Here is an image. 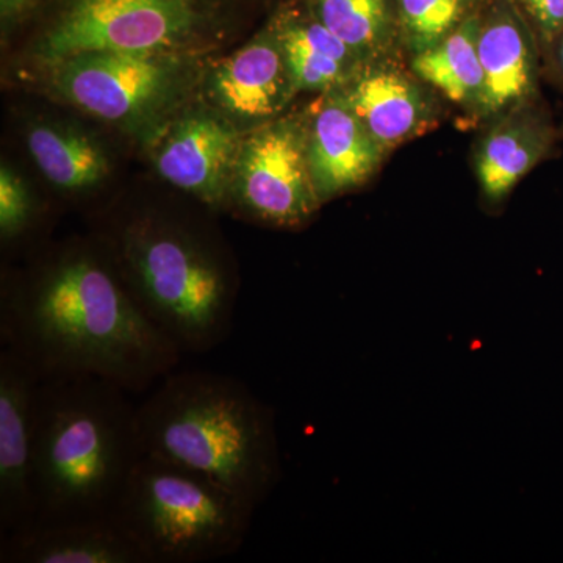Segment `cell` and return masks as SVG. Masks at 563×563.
<instances>
[{
    "label": "cell",
    "instance_id": "cell-12",
    "mask_svg": "<svg viewBox=\"0 0 563 563\" xmlns=\"http://www.w3.org/2000/svg\"><path fill=\"white\" fill-rule=\"evenodd\" d=\"M0 563H147L114 517L32 525L0 537Z\"/></svg>",
    "mask_w": 563,
    "mask_h": 563
},
{
    "label": "cell",
    "instance_id": "cell-21",
    "mask_svg": "<svg viewBox=\"0 0 563 563\" xmlns=\"http://www.w3.org/2000/svg\"><path fill=\"white\" fill-rule=\"evenodd\" d=\"M399 5L407 43L420 54L462 24L466 0H399Z\"/></svg>",
    "mask_w": 563,
    "mask_h": 563
},
{
    "label": "cell",
    "instance_id": "cell-6",
    "mask_svg": "<svg viewBox=\"0 0 563 563\" xmlns=\"http://www.w3.org/2000/svg\"><path fill=\"white\" fill-rule=\"evenodd\" d=\"M201 22L199 0H70L36 54L51 65L91 51L179 54Z\"/></svg>",
    "mask_w": 563,
    "mask_h": 563
},
{
    "label": "cell",
    "instance_id": "cell-4",
    "mask_svg": "<svg viewBox=\"0 0 563 563\" xmlns=\"http://www.w3.org/2000/svg\"><path fill=\"white\" fill-rule=\"evenodd\" d=\"M110 254L140 309L184 354L217 350L231 336L236 279L209 236L144 217L118 229Z\"/></svg>",
    "mask_w": 563,
    "mask_h": 563
},
{
    "label": "cell",
    "instance_id": "cell-18",
    "mask_svg": "<svg viewBox=\"0 0 563 563\" xmlns=\"http://www.w3.org/2000/svg\"><path fill=\"white\" fill-rule=\"evenodd\" d=\"M277 36L296 91L332 90L351 77L361 62L320 21L287 25Z\"/></svg>",
    "mask_w": 563,
    "mask_h": 563
},
{
    "label": "cell",
    "instance_id": "cell-1",
    "mask_svg": "<svg viewBox=\"0 0 563 563\" xmlns=\"http://www.w3.org/2000/svg\"><path fill=\"white\" fill-rule=\"evenodd\" d=\"M0 346L40 380L96 376L143 395L179 365L181 352L146 317L110 251L69 247L7 280Z\"/></svg>",
    "mask_w": 563,
    "mask_h": 563
},
{
    "label": "cell",
    "instance_id": "cell-17",
    "mask_svg": "<svg viewBox=\"0 0 563 563\" xmlns=\"http://www.w3.org/2000/svg\"><path fill=\"white\" fill-rule=\"evenodd\" d=\"M481 24L476 18L463 21L431 49L415 55L412 68L426 84L448 99L481 110L484 73L479 58Z\"/></svg>",
    "mask_w": 563,
    "mask_h": 563
},
{
    "label": "cell",
    "instance_id": "cell-9",
    "mask_svg": "<svg viewBox=\"0 0 563 563\" xmlns=\"http://www.w3.org/2000/svg\"><path fill=\"white\" fill-rule=\"evenodd\" d=\"M40 379L0 346V537L35 520L33 453Z\"/></svg>",
    "mask_w": 563,
    "mask_h": 563
},
{
    "label": "cell",
    "instance_id": "cell-14",
    "mask_svg": "<svg viewBox=\"0 0 563 563\" xmlns=\"http://www.w3.org/2000/svg\"><path fill=\"white\" fill-rule=\"evenodd\" d=\"M342 96L385 151L429 131L435 120L428 96L391 66H373L355 74Z\"/></svg>",
    "mask_w": 563,
    "mask_h": 563
},
{
    "label": "cell",
    "instance_id": "cell-5",
    "mask_svg": "<svg viewBox=\"0 0 563 563\" xmlns=\"http://www.w3.org/2000/svg\"><path fill=\"white\" fill-rule=\"evenodd\" d=\"M254 512L201 474L143 454L114 518L147 563H202L239 553Z\"/></svg>",
    "mask_w": 563,
    "mask_h": 563
},
{
    "label": "cell",
    "instance_id": "cell-24",
    "mask_svg": "<svg viewBox=\"0 0 563 563\" xmlns=\"http://www.w3.org/2000/svg\"><path fill=\"white\" fill-rule=\"evenodd\" d=\"M33 0H0V5H2V14L5 18L18 16V14L22 13Z\"/></svg>",
    "mask_w": 563,
    "mask_h": 563
},
{
    "label": "cell",
    "instance_id": "cell-10",
    "mask_svg": "<svg viewBox=\"0 0 563 563\" xmlns=\"http://www.w3.org/2000/svg\"><path fill=\"white\" fill-rule=\"evenodd\" d=\"M239 133L210 113L177 122L155 155V166L173 187L209 206H220L239 157Z\"/></svg>",
    "mask_w": 563,
    "mask_h": 563
},
{
    "label": "cell",
    "instance_id": "cell-11",
    "mask_svg": "<svg viewBox=\"0 0 563 563\" xmlns=\"http://www.w3.org/2000/svg\"><path fill=\"white\" fill-rule=\"evenodd\" d=\"M384 154L342 95L324 99L314 111L307 129V155L321 203L365 184Z\"/></svg>",
    "mask_w": 563,
    "mask_h": 563
},
{
    "label": "cell",
    "instance_id": "cell-15",
    "mask_svg": "<svg viewBox=\"0 0 563 563\" xmlns=\"http://www.w3.org/2000/svg\"><path fill=\"white\" fill-rule=\"evenodd\" d=\"M479 58L484 114L518 109L531 98L537 87V55L531 35L515 14L498 11L481 25Z\"/></svg>",
    "mask_w": 563,
    "mask_h": 563
},
{
    "label": "cell",
    "instance_id": "cell-19",
    "mask_svg": "<svg viewBox=\"0 0 563 563\" xmlns=\"http://www.w3.org/2000/svg\"><path fill=\"white\" fill-rule=\"evenodd\" d=\"M33 161L63 191L90 190L109 173L106 152L84 133L57 125H36L27 133Z\"/></svg>",
    "mask_w": 563,
    "mask_h": 563
},
{
    "label": "cell",
    "instance_id": "cell-16",
    "mask_svg": "<svg viewBox=\"0 0 563 563\" xmlns=\"http://www.w3.org/2000/svg\"><path fill=\"white\" fill-rule=\"evenodd\" d=\"M554 132L542 113L515 109L485 136L476 157V173L485 198L499 202L526 174L550 154Z\"/></svg>",
    "mask_w": 563,
    "mask_h": 563
},
{
    "label": "cell",
    "instance_id": "cell-7",
    "mask_svg": "<svg viewBox=\"0 0 563 563\" xmlns=\"http://www.w3.org/2000/svg\"><path fill=\"white\" fill-rule=\"evenodd\" d=\"M52 66L62 98L110 122L147 117L181 79L179 57L169 52H81Z\"/></svg>",
    "mask_w": 563,
    "mask_h": 563
},
{
    "label": "cell",
    "instance_id": "cell-2",
    "mask_svg": "<svg viewBox=\"0 0 563 563\" xmlns=\"http://www.w3.org/2000/svg\"><path fill=\"white\" fill-rule=\"evenodd\" d=\"M143 454L207 477L257 510L280 481L272 407L243 380L173 372L136 406Z\"/></svg>",
    "mask_w": 563,
    "mask_h": 563
},
{
    "label": "cell",
    "instance_id": "cell-20",
    "mask_svg": "<svg viewBox=\"0 0 563 563\" xmlns=\"http://www.w3.org/2000/svg\"><path fill=\"white\" fill-rule=\"evenodd\" d=\"M318 21L362 60L387 40L388 0H318Z\"/></svg>",
    "mask_w": 563,
    "mask_h": 563
},
{
    "label": "cell",
    "instance_id": "cell-8",
    "mask_svg": "<svg viewBox=\"0 0 563 563\" xmlns=\"http://www.w3.org/2000/svg\"><path fill=\"white\" fill-rule=\"evenodd\" d=\"M233 174L236 201L254 220L298 229L320 209L307 155V129L298 122H272L242 141Z\"/></svg>",
    "mask_w": 563,
    "mask_h": 563
},
{
    "label": "cell",
    "instance_id": "cell-3",
    "mask_svg": "<svg viewBox=\"0 0 563 563\" xmlns=\"http://www.w3.org/2000/svg\"><path fill=\"white\" fill-rule=\"evenodd\" d=\"M129 395L96 376L40 380L33 525L114 517L143 455Z\"/></svg>",
    "mask_w": 563,
    "mask_h": 563
},
{
    "label": "cell",
    "instance_id": "cell-23",
    "mask_svg": "<svg viewBox=\"0 0 563 563\" xmlns=\"http://www.w3.org/2000/svg\"><path fill=\"white\" fill-rule=\"evenodd\" d=\"M544 43L558 41L563 32V0H521Z\"/></svg>",
    "mask_w": 563,
    "mask_h": 563
},
{
    "label": "cell",
    "instance_id": "cell-22",
    "mask_svg": "<svg viewBox=\"0 0 563 563\" xmlns=\"http://www.w3.org/2000/svg\"><path fill=\"white\" fill-rule=\"evenodd\" d=\"M38 220L35 201L27 185L9 166L0 169V236L3 244L21 243Z\"/></svg>",
    "mask_w": 563,
    "mask_h": 563
},
{
    "label": "cell",
    "instance_id": "cell-25",
    "mask_svg": "<svg viewBox=\"0 0 563 563\" xmlns=\"http://www.w3.org/2000/svg\"><path fill=\"white\" fill-rule=\"evenodd\" d=\"M555 63H558V68L561 70L563 76V32L561 36L558 38V49H555Z\"/></svg>",
    "mask_w": 563,
    "mask_h": 563
},
{
    "label": "cell",
    "instance_id": "cell-13",
    "mask_svg": "<svg viewBox=\"0 0 563 563\" xmlns=\"http://www.w3.org/2000/svg\"><path fill=\"white\" fill-rule=\"evenodd\" d=\"M295 92L277 35L246 44L222 60L210 79V95L220 109L250 122L272 120Z\"/></svg>",
    "mask_w": 563,
    "mask_h": 563
}]
</instances>
